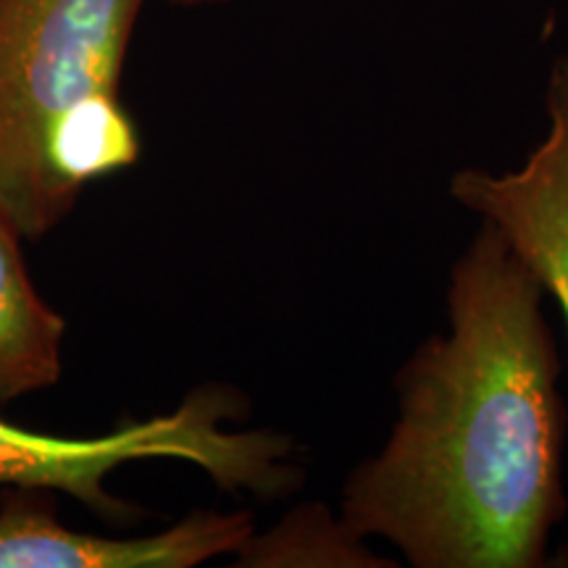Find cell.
<instances>
[{"mask_svg":"<svg viewBox=\"0 0 568 568\" xmlns=\"http://www.w3.org/2000/svg\"><path fill=\"white\" fill-rule=\"evenodd\" d=\"M237 566H339V568H395L366 545L343 516L335 518L322 503L295 508L268 529L253 535L237 552Z\"/></svg>","mask_w":568,"mask_h":568,"instance_id":"52a82bcc","label":"cell"},{"mask_svg":"<svg viewBox=\"0 0 568 568\" xmlns=\"http://www.w3.org/2000/svg\"><path fill=\"white\" fill-rule=\"evenodd\" d=\"M245 416V400L232 387H201L174 414L130 422L105 437L67 439L0 418V489L71 495L116 524L130 521L132 508L105 481L138 460H184L226 493H251L258 500L297 493L305 471L293 460V439L272 429L224 426Z\"/></svg>","mask_w":568,"mask_h":568,"instance_id":"3957f363","label":"cell"},{"mask_svg":"<svg viewBox=\"0 0 568 568\" xmlns=\"http://www.w3.org/2000/svg\"><path fill=\"white\" fill-rule=\"evenodd\" d=\"M21 240L0 211V406L53 387L63 372L67 322L34 290Z\"/></svg>","mask_w":568,"mask_h":568,"instance_id":"8992f818","label":"cell"},{"mask_svg":"<svg viewBox=\"0 0 568 568\" xmlns=\"http://www.w3.org/2000/svg\"><path fill=\"white\" fill-rule=\"evenodd\" d=\"M145 0H0V211L24 240L67 219L140 140L119 101Z\"/></svg>","mask_w":568,"mask_h":568,"instance_id":"7a4b0ae2","label":"cell"},{"mask_svg":"<svg viewBox=\"0 0 568 568\" xmlns=\"http://www.w3.org/2000/svg\"><path fill=\"white\" fill-rule=\"evenodd\" d=\"M550 130L521 169L493 174L460 169L450 176L453 201L500 230L518 258L542 282L568 326V51L550 69ZM558 566H568V548Z\"/></svg>","mask_w":568,"mask_h":568,"instance_id":"277c9868","label":"cell"},{"mask_svg":"<svg viewBox=\"0 0 568 568\" xmlns=\"http://www.w3.org/2000/svg\"><path fill=\"white\" fill-rule=\"evenodd\" d=\"M176 6H213V3H226V0H172Z\"/></svg>","mask_w":568,"mask_h":568,"instance_id":"ba28073f","label":"cell"},{"mask_svg":"<svg viewBox=\"0 0 568 568\" xmlns=\"http://www.w3.org/2000/svg\"><path fill=\"white\" fill-rule=\"evenodd\" d=\"M34 489H0V568H193L237 556L255 535L245 510H197L148 537H101L63 527Z\"/></svg>","mask_w":568,"mask_h":568,"instance_id":"5b68a950","label":"cell"},{"mask_svg":"<svg viewBox=\"0 0 568 568\" xmlns=\"http://www.w3.org/2000/svg\"><path fill=\"white\" fill-rule=\"evenodd\" d=\"M445 301L450 332L397 368V418L347 477L339 516L414 568L548 566L566 410L545 287L481 219Z\"/></svg>","mask_w":568,"mask_h":568,"instance_id":"6da1fadb","label":"cell"}]
</instances>
